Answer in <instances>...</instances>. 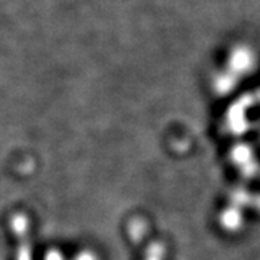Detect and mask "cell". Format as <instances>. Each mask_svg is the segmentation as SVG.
Wrapping results in <instances>:
<instances>
[]
</instances>
